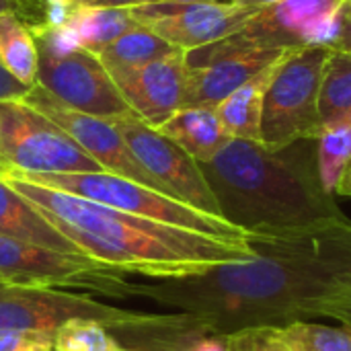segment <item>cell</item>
I'll return each mask as SVG.
<instances>
[{"label":"cell","instance_id":"cell-1","mask_svg":"<svg viewBox=\"0 0 351 351\" xmlns=\"http://www.w3.org/2000/svg\"><path fill=\"white\" fill-rule=\"evenodd\" d=\"M255 255L204 274L130 284L148 298L202 321L212 335L284 327L329 317L351 296V220L292 232L249 234Z\"/></svg>","mask_w":351,"mask_h":351},{"label":"cell","instance_id":"cell-2","mask_svg":"<svg viewBox=\"0 0 351 351\" xmlns=\"http://www.w3.org/2000/svg\"><path fill=\"white\" fill-rule=\"evenodd\" d=\"M2 177L84 255L125 276L187 278L255 255L249 239L212 237L128 214L12 173Z\"/></svg>","mask_w":351,"mask_h":351},{"label":"cell","instance_id":"cell-3","mask_svg":"<svg viewBox=\"0 0 351 351\" xmlns=\"http://www.w3.org/2000/svg\"><path fill=\"white\" fill-rule=\"evenodd\" d=\"M199 169L222 218L249 234L292 232L350 220L321 185L317 165L296 144L269 150L261 142L230 138Z\"/></svg>","mask_w":351,"mask_h":351},{"label":"cell","instance_id":"cell-4","mask_svg":"<svg viewBox=\"0 0 351 351\" xmlns=\"http://www.w3.org/2000/svg\"><path fill=\"white\" fill-rule=\"evenodd\" d=\"M12 175H19L23 179L35 181L45 187H53L60 191H68L74 195H80L84 199L136 214L142 218H150L156 222H165L171 226L222 237V239H249V232L234 226L232 222L206 214L202 210H195L158 189H152L148 185H142L138 181H132L121 175H113L107 171H95V173H19L8 171Z\"/></svg>","mask_w":351,"mask_h":351},{"label":"cell","instance_id":"cell-5","mask_svg":"<svg viewBox=\"0 0 351 351\" xmlns=\"http://www.w3.org/2000/svg\"><path fill=\"white\" fill-rule=\"evenodd\" d=\"M329 45L311 43L288 49L278 62L265 95L261 144L284 150L302 140H315L323 128L319 95Z\"/></svg>","mask_w":351,"mask_h":351},{"label":"cell","instance_id":"cell-6","mask_svg":"<svg viewBox=\"0 0 351 351\" xmlns=\"http://www.w3.org/2000/svg\"><path fill=\"white\" fill-rule=\"evenodd\" d=\"M0 158L19 173L103 171L53 119L23 99L0 101Z\"/></svg>","mask_w":351,"mask_h":351},{"label":"cell","instance_id":"cell-7","mask_svg":"<svg viewBox=\"0 0 351 351\" xmlns=\"http://www.w3.org/2000/svg\"><path fill=\"white\" fill-rule=\"evenodd\" d=\"M0 278L8 286L60 288L130 298L125 274L86 255L62 253L0 234Z\"/></svg>","mask_w":351,"mask_h":351},{"label":"cell","instance_id":"cell-8","mask_svg":"<svg viewBox=\"0 0 351 351\" xmlns=\"http://www.w3.org/2000/svg\"><path fill=\"white\" fill-rule=\"evenodd\" d=\"M346 0H280L261 8L243 29L216 43L197 47L202 53H218L247 47H302L327 45L341 21Z\"/></svg>","mask_w":351,"mask_h":351},{"label":"cell","instance_id":"cell-9","mask_svg":"<svg viewBox=\"0 0 351 351\" xmlns=\"http://www.w3.org/2000/svg\"><path fill=\"white\" fill-rule=\"evenodd\" d=\"M109 121L121 132L134 156L156 181L162 193L195 210L222 218L220 206L199 169V162L179 144L162 136L156 128L144 123L134 113L111 117Z\"/></svg>","mask_w":351,"mask_h":351},{"label":"cell","instance_id":"cell-10","mask_svg":"<svg viewBox=\"0 0 351 351\" xmlns=\"http://www.w3.org/2000/svg\"><path fill=\"white\" fill-rule=\"evenodd\" d=\"M144 313L103 304L86 294L60 288L0 286V329L56 333L72 319L99 321L109 331L136 323Z\"/></svg>","mask_w":351,"mask_h":351},{"label":"cell","instance_id":"cell-11","mask_svg":"<svg viewBox=\"0 0 351 351\" xmlns=\"http://www.w3.org/2000/svg\"><path fill=\"white\" fill-rule=\"evenodd\" d=\"M37 84L70 109L86 115L111 119L134 113L117 90L105 64L97 53L84 47L58 58L39 53Z\"/></svg>","mask_w":351,"mask_h":351},{"label":"cell","instance_id":"cell-12","mask_svg":"<svg viewBox=\"0 0 351 351\" xmlns=\"http://www.w3.org/2000/svg\"><path fill=\"white\" fill-rule=\"evenodd\" d=\"M130 8L140 25L152 29L156 35L183 51L230 37L261 10L243 6L237 0L199 4L144 2Z\"/></svg>","mask_w":351,"mask_h":351},{"label":"cell","instance_id":"cell-13","mask_svg":"<svg viewBox=\"0 0 351 351\" xmlns=\"http://www.w3.org/2000/svg\"><path fill=\"white\" fill-rule=\"evenodd\" d=\"M23 101L45 113L49 119H53L72 140H76L82 146V150L90 158H95L103 167V171L128 177L132 181H138L142 185L160 191L156 181L146 173V169L134 156L121 132L109 119L70 109L51 93H47L41 84L31 86L29 93L23 97Z\"/></svg>","mask_w":351,"mask_h":351},{"label":"cell","instance_id":"cell-14","mask_svg":"<svg viewBox=\"0 0 351 351\" xmlns=\"http://www.w3.org/2000/svg\"><path fill=\"white\" fill-rule=\"evenodd\" d=\"M286 51V47H247L218 53L185 51L187 82L183 107H216L232 90L278 62Z\"/></svg>","mask_w":351,"mask_h":351},{"label":"cell","instance_id":"cell-15","mask_svg":"<svg viewBox=\"0 0 351 351\" xmlns=\"http://www.w3.org/2000/svg\"><path fill=\"white\" fill-rule=\"evenodd\" d=\"M130 109L148 125L158 128L183 107L187 60L177 51L136 68H107Z\"/></svg>","mask_w":351,"mask_h":351},{"label":"cell","instance_id":"cell-16","mask_svg":"<svg viewBox=\"0 0 351 351\" xmlns=\"http://www.w3.org/2000/svg\"><path fill=\"white\" fill-rule=\"evenodd\" d=\"M0 234L35 243L41 247H49L62 253L84 255L2 175H0Z\"/></svg>","mask_w":351,"mask_h":351},{"label":"cell","instance_id":"cell-17","mask_svg":"<svg viewBox=\"0 0 351 351\" xmlns=\"http://www.w3.org/2000/svg\"><path fill=\"white\" fill-rule=\"evenodd\" d=\"M197 162L214 158L230 140L216 107H181L156 128Z\"/></svg>","mask_w":351,"mask_h":351},{"label":"cell","instance_id":"cell-18","mask_svg":"<svg viewBox=\"0 0 351 351\" xmlns=\"http://www.w3.org/2000/svg\"><path fill=\"white\" fill-rule=\"evenodd\" d=\"M278 62L261 70L257 76L247 80L243 86L232 90L224 101L216 105V113L230 138L261 142L263 103H265V95L271 84V78L276 74Z\"/></svg>","mask_w":351,"mask_h":351},{"label":"cell","instance_id":"cell-19","mask_svg":"<svg viewBox=\"0 0 351 351\" xmlns=\"http://www.w3.org/2000/svg\"><path fill=\"white\" fill-rule=\"evenodd\" d=\"M0 64L25 86L37 84L39 49L29 25L16 10L0 12Z\"/></svg>","mask_w":351,"mask_h":351},{"label":"cell","instance_id":"cell-20","mask_svg":"<svg viewBox=\"0 0 351 351\" xmlns=\"http://www.w3.org/2000/svg\"><path fill=\"white\" fill-rule=\"evenodd\" d=\"M66 25L76 33L80 47L97 53L101 47L136 29L140 23L134 19L130 6H78Z\"/></svg>","mask_w":351,"mask_h":351},{"label":"cell","instance_id":"cell-21","mask_svg":"<svg viewBox=\"0 0 351 351\" xmlns=\"http://www.w3.org/2000/svg\"><path fill=\"white\" fill-rule=\"evenodd\" d=\"M181 51L152 29L138 25L97 51L105 68H136Z\"/></svg>","mask_w":351,"mask_h":351},{"label":"cell","instance_id":"cell-22","mask_svg":"<svg viewBox=\"0 0 351 351\" xmlns=\"http://www.w3.org/2000/svg\"><path fill=\"white\" fill-rule=\"evenodd\" d=\"M321 123L351 119V53L331 49L323 66L319 95Z\"/></svg>","mask_w":351,"mask_h":351},{"label":"cell","instance_id":"cell-23","mask_svg":"<svg viewBox=\"0 0 351 351\" xmlns=\"http://www.w3.org/2000/svg\"><path fill=\"white\" fill-rule=\"evenodd\" d=\"M317 140V173L327 193H335L351 165V119L325 123Z\"/></svg>","mask_w":351,"mask_h":351},{"label":"cell","instance_id":"cell-24","mask_svg":"<svg viewBox=\"0 0 351 351\" xmlns=\"http://www.w3.org/2000/svg\"><path fill=\"white\" fill-rule=\"evenodd\" d=\"M286 351H351V329L298 321L271 329Z\"/></svg>","mask_w":351,"mask_h":351},{"label":"cell","instance_id":"cell-25","mask_svg":"<svg viewBox=\"0 0 351 351\" xmlns=\"http://www.w3.org/2000/svg\"><path fill=\"white\" fill-rule=\"evenodd\" d=\"M56 351H128L99 321L72 319L53 333Z\"/></svg>","mask_w":351,"mask_h":351},{"label":"cell","instance_id":"cell-26","mask_svg":"<svg viewBox=\"0 0 351 351\" xmlns=\"http://www.w3.org/2000/svg\"><path fill=\"white\" fill-rule=\"evenodd\" d=\"M226 343V351H286L271 333V327L245 329L230 335H220Z\"/></svg>","mask_w":351,"mask_h":351},{"label":"cell","instance_id":"cell-27","mask_svg":"<svg viewBox=\"0 0 351 351\" xmlns=\"http://www.w3.org/2000/svg\"><path fill=\"white\" fill-rule=\"evenodd\" d=\"M0 351H56L53 335L27 329H0Z\"/></svg>","mask_w":351,"mask_h":351},{"label":"cell","instance_id":"cell-28","mask_svg":"<svg viewBox=\"0 0 351 351\" xmlns=\"http://www.w3.org/2000/svg\"><path fill=\"white\" fill-rule=\"evenodd\" d=\"M27 93H29V86H25L23 82H19L0 64V101L2 99H23Z\"/></svg>","mask_w":351,"mask_h":351},{"label":"cell","instance_id":"cell-29","mask_svg":"<svg viewBox=\"0 0 351 351\" xmlns=\"http://www.w3.org/2000/svg\"><path fill=\"white\" fill-rule=\"evenodd\" d=\"M21 2V19L29 25H41L45 23V8H43V0H19Z\"/></svg>","mask_w":351,"mask_h":351},{"label":"cell","instance_id":"cell-30","mask_svg":"<svg viewBox=\"0 0 351 351\" xmlns=\"http://www.w3.org/2000/svg\"><path fill=\"white\" fill-rule=\"evenodd\" d=\"M331 49H339V51H348L351 53V19L348 14L341 12V21H339V29L335 33V37L327 43Z\"/></svg>","mask_w":351,"mask_h":351},{"label":"cell","instance_id":"cell-31","mask_svg":"<svg viewBox=\"0 0 351 351\" xmlns=\"http://www.w3.org/2000/svg\"><path fill=\"white\" fill-rule=\"evenodd\" d=\"M191 351H226V343L220 335H208L199 339Z\"/></svg>","mask_w":351,"mask_h":351},{"label":"cell","instance_id":"cell-32","mask_svg":"<svg viewBox=\"0 0 351 351\" xmlns=\"http://www.w3.org/2000/svg\"><path fill=\"white\" fill-rule=\"evenodd\" d=\"M329 319H337V321H341L348 329H351V296H348L343 302H339V304L331 311Z\"/></svg>","mask_w":351,"mask_h":351},{"label":"cell","instance_id":"cell-33","mask_svg":"<svg viewBox=\"0 0 351 351\" xmlns=\"http://www.w3.org/2000/svg\"><path fill=\"white\" fill-rule=\"evenodd\" d=\"M146 0H78L80 6H138Z\"/></svg>","mask_w":351,"mask_h":351},{"label":"cell","instance_id":"cell-34","mask_svg":"<svg viewBox=\"0 0 351 351\" xmlns=\"http://www.w3.org/2000/svg\"><path fill=\"white\" fill-rule=\"evenodd\" d=\"M335 193H337V195H343V197H351V165L348 167V171L343 173V177H341V181H339Z\"/></svg>","mask_w":351,"mask_h":351},{"label":"cell","instance_id":"cell-35","mask_svg":"<svg viewBox=\"0 0 351 351\" xmlns=\"http://www.w3.org/2000/svg\"><path fill=\"white\" fill-rule=\"evenodd\" d=\"M237 2L243 4V6H251V8H265V6L276 4L280 0H237Z\"/></svg>","mask_w":351,"mask_h":351},{"label":"cell","instance_id":"cell-36","mask_svg":"<svg viewBox=\"0 0 351 351\" xmlns=\"http://www.w3.org/2000/svg\"><path fill=\"white\" fill-rule=\"evenodd\" d=\"M4 10H16L21 16V2L19 0H0V12Z\"/></svg>","mask_w":351,"mask_h":351},{"label":"cell","instance_id":"cell-37","mask_svg":"<svg viewBox=\"0 0 351 351\" xmlns=\"http://www.w3.org/2000/svg\"><path fill=\"white\" fill-rule=\"evenodd\" d=\"M146 2H175V4H199V2H216V0H146Z\"/></svg>","mask_w":351,"mask_h":351},{"label":"cell","instance_id":"cell-38","mask_svg":"<svg viewBox=\"0 0 351 351\" xmlns=\"http://www.w3.org/2000/svg\"><path fill=\"white\" fill-rule=\"evenodd\" d=\"M343 14H348L351 19V0H346V4H343Z\"/></svg>","mask_w":351,"mask_h":351},{"label":"cell","instance_id":"cell-39","mask_svg":"<svg viewBox=\"0 0 351 351\" xmlns=\"http://www.w3.org/2000/svg\"><path fill=\"white\" fill-rule=\"evenodd\" d=\"M8 171H10V167L0 158V175H4V173H8Z\"/></svg>","mask_w":351,"mask_h":351},{"label":"cell","instance_id":"cell-40","mask_svg":"<svg viewBox=\"0 0 351 351\" xmlns=\"http://www.w3.org/2000/svg\"><path fill=\"white\" fill-rule=\"evenodd\" d=\"M2 284H4V280H2V278H0V286H2ZM6 286H8V284H6Z\"/></svg>","mask_w":351,"mask_h":351}]
</instances>
